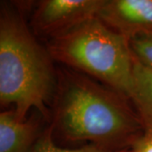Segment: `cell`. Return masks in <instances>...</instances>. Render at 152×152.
I'll list each match as a JSON object with an SVG mask.
<instances>
[{"instance_id":"1","label":"cell","mask_w":152,"mask_h":152,"mask_svg":"<svg viewBox=\"0 0 152 152\" xmlns=\"http://www.w3.org/2000/svg\"><path fill=\"white\" fill-rule=\"evenodd\" d=\"M50 124L69 141L116 151L130 150L145 131L129 98L71 70L58 75Z\"/></svg>"},{"instance_id":"2","label":"cell","mask_w":152,"mask_h":152,"mask_svg":"<svg viewBox=\"0 0 152 152\" xmlns=\"http://www.w3.org/2000/svg\"><path fill=\"white\" fill-rule=\"evenodd\" d=\"M22 13L9 4L0 10V103L12 105L26 120L31 109L51 123L48 105L54 98L58 73L48 48L37 42Z\"/></svg>"},{"instance_id":"3","label":"cell","mask_w":152,"mask_h":152,"mask_svg":"<svg viewBox=\"0 0 152 152\" xmlns=\"http://www.w3.org/2000/svg\"><path fill=\"white\" fill-rule=\"evenodd\" d=\"M52 58L129 98L133 84L130 42L95 19L47 44Z\"/></svg>"},{"instance_id":"4","label":"cell","mask_w":152,"mask_h":152,"mask_svg":"<svg viewBox=\"0 0 152 152\" xmlns=\"http://www.w3.org/2000/svg\"><path fill=\"white\" fill-rule=\"evenodd\" d=\"M105 0H42L33 11L31 24L35 35L49 40L86 22L98 19ZM30 24V25H31Z\"/></svg>"},{"instance_id":"5","label":"cell","mask_w":152,"mask_h":152,"mask_svg":"<svg viewBox=\"0 0 152 152\" xmlns=\"http://www.w3.org/2000/svg\"><path fill=\"white\" fill-rule=\"evenodd\" d=\"M98 19L129 42L152 37V0H105Z\"/></svg>"},{"instance_id":"6","label":"cell","mask_w":152,"mask_h":152,"mask_svg":"<svg viewBox=\"0 0 152 152\" xmlns=\"http://www.w3.org/2000/svg\"><path fill=\"white\" fill-rule=\"evenodd\" d=\"M37 118L20 120L14 110L0 113V152H31L41 134Z\"/></svg>"},{"instance_id":"7","label":"cell","mask_w":152,"mask_h":152,"mask_svg":"<svg viewBox=\"0 0 152 152\" xmlns=\"http://www.w3.org/2000/svg\"><path fill=\"white\" fill-rule=\"evenodd\" d=\"M145 130L152 131V69L134 55L133 84L129 96Z\"/></svg>"},{"instance_id":"8","label":"cell","mask_w":152,"mask_h":152,"mask_svg":"<svg viewBox=\"0 0 152 152\" xmlns=\"http://www.w3.org/2000/svg\"><path fill=\"white\" fill-rule=\"evenodd\" d=\"M54 128L52 124L41 134L31 152H130V150L111 151L106 148L88 144L79 148H63L58 146L53 140Z\"/></svg>"},{"instance_id":"9","label":"cell","mask_w":152,"mask_h":152,"mask_svg":"<svg viewBox=\"0 0 152 152\" xmlns=\"http://www.w3.org/2000/svg\"><path fill=\"white\" fill-rule=\"evenodd\" d=\"M134 55L143 64L152 69V37H141L130 42Z\"/></svg>"},{"instance_id":"10","label":"cell","mask_w":152,"mask_h":152,"mask_svg":"<svg viewBox=\"0 0 152 152\" xmlns=\"http://www.w3.org/2000/svg\"><path fill=\"white\" fill-rule=\"evenodd\" d=\"M130 152H152V131H145L131 147Z\"/></svg>"}]
</instances>
